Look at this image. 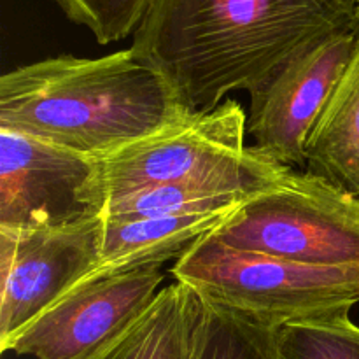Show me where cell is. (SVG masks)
<instances>
[{
    "label": "cell",
    "mask_w": 359,
    "mask_h": 359,
    "mask_svg": "<svg viewBox=\"0 0 359 359\" xmlns=\"http://www.w3.org/2000/svg\"><path fill=\"white\" fill-rule=\"evenodd\" d=\"M353 48V30L280 67L249 93L248 132L255 147L290 168H307V142L328 105Z\"/></svg>",
    "instance_id": "9c48e42d"
},
{
    "label": "cell",
    "mask_w": 359,
    "mask_h": 359,
    "mask_svg": "<svg viewBox=\"0 0 359 359\" xmlns=\"http://www.w3.org/2000/svg\"><path fill=\"white\" fill-rule=\"evenodd\" d=\"M305 170L359 198V11L347 65L309 137Z\"/></svg>",
    "instance_id": "8fae6325"
},
{
    "label": "cell",
    "mask_w": 359,
    "mask_h": 359,
    "mask_svg": "<svg viewBox=\"0 0 359 359\" xmlns=\"http://www.w3.org/2000/svg\"><path fill=\"white\" fill-rule=\"evenodd\" d=\"M231 210L156 217L104 216L100 262L83 279L177 262L198 238L216 230Z\"/></svg>",
    "instance_id": "30bf717a"
},
{
    "label": "cell",
    "mask_w": 359,
    "mask_h": 359,
    "mask_svg": "<svg viewBox=\"0 0 359 359\" xmlns=\"http://www.w3.org/2000/svg\"><path fill=\"white\" fill-rule=\"evenodd\" d=\"M177 283L262 325L332 318L359 304V266H314L223 244L203 235L172 266Z\"/></svg>",
    "instance_id": "3957f363"
},
{
    "label": "cell",
    "mask_w": 359,
    "mask_h": 359,
    "mask_svg": "<svg viewBox=\"0 0 359 359\" xmlns=\"http://www.w3.org/2000/svg\"><path fill=\"white\" fill-rule=\"evenodd\" d=\"M172 84L132 48L55 56L0 77V130L102 160L189 114Z\"/></svg>",
    "instance_id": "7a4b0ae2"
},
{
    "label": "cell",
    "mask_w": 359,
    "mask_h": 359,
    "mask_svg": "<svg viewBox=\"0 0 359 359\" xmlns=\"http://www.w3.org/2000/svg\"><path fill=\"white\" fill-rule=\"evenodd\" d=\"M104 216L65 226L0 230V351L100 262Z\"/></svg>",
    "instance_id": "ba28073f"
},
{
    "label": "cell",
    "mask_w": 359,
    "mask_h": 359,
    "mask_svg": "<svg viewBox=\"0 0 359 359\" xmlns=\"http://www.w3.org/2000/svg\"><path fill=\"white\" fill-rule=\"evenodd\" d=\"M248 112L224 100L100 160L105 200L140 189L209 177L245 163L256 147L245 146Z\"/></svg>",
    "instance_id": "8992f818"
},
{
    "label": "cell",
    "mask_w": 359,
    "mask_h": 359,
    "mask_svg": "<svg viewBox=\"0 0 359 359\" xmlns=\"http://www.w3.org/2000/svg\"><path fill=\"white\" fill-rule=\"evenodd\" d=\"M186 359H277V328L198 294Z\"/></svg>",
    "instance_id": "4fadbf2b"
},
{
    "label": "cell",
    "mask_w": 359,
    "mask_h": 359,
    "mask_svg": "<svg viewBox=\"0 0 359 359\" xmlns=\"http://www.w3.org/2000/svg\"><path fill=\"white\" fill-rule=\"evenodd\" d=\"M277 359H359V326L349 312L280 326Z\"/></svg>",
    "instance_id": "5bb4252c"
},
{
    "label": "cell",
    "mask_w": 359,
    "mask_h": 359,
    "mask_svg": "<svg viewBox=\"0 0 359 359\" xmlns=\"http://www.w3.org/2000/svg\"><path fill=\"white\" fill-rule=\"evenodd\" d=\"M223 244L314 266H359V198L307 170L248 196L210 231Z\"/></svg>",
    "instance_id": "277c9868"
},
{
    "label": "cell",
    "mask_w": 359,
    "mask_h": 359,
    "mask_svg": "<svg viewBox=\"0 0 359 359\" xmlns=\"http://www.w3.org/2000/svg\"><path fill=\"white\" fill-rule=\"evenodd\" d=\"M105 203L100 160L0 130V230L95 219Z\"/></svg>",
    "instance_id": "5b68a950"
},
{
    "label": "cell",
    "mask_w": 359,
    "mask_h": 359,
    "mask_svg": "<svg viewBox=\"0 0 359 359\" xmlns=\"http://www.w3.org/2000/svg\"><path fill=\"white\" fill-rule=\"evenodd\" d=\"M163 279V265H147L79 280L14 335L2 353L90 359L153 304Z\"/></svg>",
    "instance_id": "52a82bcc"
},
{
    "label": "cell",
    "mask_w": 359,
    "mask_h": 359,
    "mask_svg": "<svg viewBox=\"0 0 359 359\" xmlns=\"http://www.w3.org/2000/svg\"><path fill=\"white\" fill-rule=\"evenodd\" d=\"M358 11L359 0H151L132 49L189 111H210L353 30Z\"/></svg>",
    "instance_id": "6da1fadb"
},
{
    "label": "cell",
    "mask_w": 359,
    "mask_h": 359,
    "mask_svg": "<svg viewBox=\"0 0 359 359\" xmlns=\"http://www.w3.org/2000/svg\"><path fill=\"white\" fill-rule=\"evenodd\" d=\"M196 309L198 293L175 280L121 335L90 359H186Z\"/></svg>",
    "instance_id": "7c38bea8"
},
{
    "label": "cell",
    "mask_w": 359,
    "mask_h": 359,
    "mask_svg": "<svg viewBox=\"0 0 359 359\" xmlns=\"http://www.w3.org/2000/svg\"><path fill=\"white\" fill-rule=\"evenodd\" d=\"M70 21L88 28L98 44L135 34L151 0H55Z\"/></svg>",
    "instance_id": "9a60e30c"
}]
</instances>
